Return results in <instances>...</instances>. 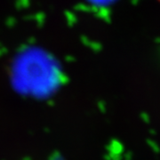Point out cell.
I'll return each instance as SVG.
<instances>
[{
    "mask_svg": "<svg viewBox=\"0 0 160 160\" xmlns=\"http://www.w3.org/2000/svg\"><path fill=\"white\" fill-rule=\"evenodd\" d=\"M159 1H160V0H159Z\"/></svg>",
    "mask_w": 160,
    "mask_h": 160,
    "instance_id": "1",
    "label": "cell"
}]
</instances>
